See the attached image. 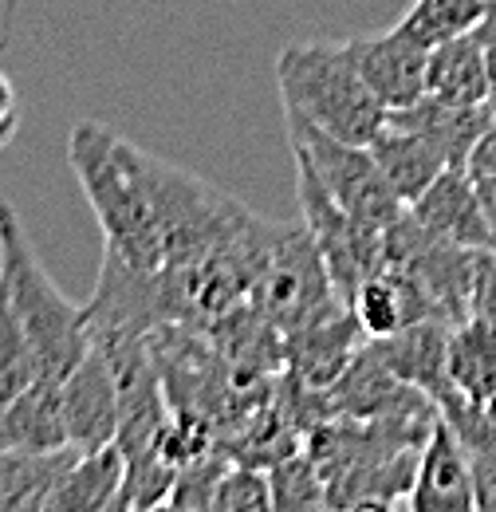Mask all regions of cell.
Returning a JSON list of instances; mask_svg holds the SVG:
<instances>
[{
  "instance_id": "19",
  "label": "cell",
  "mask_w": 496,
  "mask_h": 512,
  "mask_svg": "<svg viewBox=\"0 0 496 512\" xmlns=\"http://www.w3.org/2000/svg\"><path fill=\"white\" fill-rule=\"evenodd\" d=\"M268 481H272V509H319V505H331V497L323 489L327 481L319 477L311 457H300V453L284 457L268 473Z\"/></svg>"
},
{
  "instance_id": "10",
  "label": "cell",
  "mask_w": 496,
  "mask_h": 512,
  "mask_svg": "<svg viewBox=\"0 0 496 512\" xmlns=\"http://www.w3.org/2000/svg\"><path fill=\"white\" fill-rule=\"evenodd\" d=\"M63 446H71L63 422V379L40 375L0 410V449L52 453Z\"/></svg>"
},
{
  "instance_id": "3",
  "label": "cell",
  "mask_w": 496,
  "mask_h": 512,
  "mask_svg": "<svg viewBox=\"0 0 496 512\" xmlns=\"http://www.w3.org/2000/svg\"><path fill=\"white\" fill-rule=\"evenodd\" d=\"M276 83L284 111H296L319 130L355 146H371L374 134L390 119V111L359 75L347 44H288L276 56Z\"/></svg>"
},
{
  "instance_id": "25",
  "label": "cell",
  "mask_w": 496,
  "mask_h": 512,
  "mask_svg": "<svg viewBox=\"0 0 496 512\" xmlns=\"http://www.w3.org/2000/svg\"><path fill=\"white\" fill-rule=\"evenodd\" d=\"M485 414H489V418H493V422H496V390H493V398L485 402Z\"/></svg>"
},
{
  "instance_id": "1",
  "label": "cell",
  "mask_w": 496,
  "mask_h": 512,
  "mask_svg": "<svg viewBox=\"0 0 496 512\" xmlns=\"http://www.w3.org/2000/svg\"><path fill=\"white\" fill-rule=\"evenodd\" d=\"M67 154L79 186L99 217L107 253L138 272H162L166 245L138 170V150L99 123H79L71 130Z\"/></svg>"
},
{
  "instance_id": "13",
  "label": "cell",
  "mask_w": 496,
  "mask_h": 512,
  "mask_svg": "<svg viewBox=\"0 0 496 512\" xmlns=\"http://www.w3.org/2000/svg\"><path fill=\"white\" fill-rule=\"evenodd\" d=\"M394 123L418 130L445 154L449 166H469V154L477 150V142L485 138V130L493 127V111L489 103L481 107H457V103H441L434 95H422L418 103L390 111Z\"/></svg>"
},
{
  "instance_id": "11",
  "label": "cell",
  "mask_w": 496,
  "mask_h": 512,
  "mask_svg": "<svg viewBox=\"0 0 496 512\" xmlns=\"http://www.w3.org/2000/svg\"><path fill=\"white\" fill-rule=\"evenodd\" d=\"M426 95H434L441 103H457V107L489 103V44L477 28L430 48Z\"/></svg>"
},
{
  "instance_id": "23",
  "label": "cell",
  "mask_w": 496,
  "mask_h": 512,
  "mask_svg": "<svg viewBox=\"0 0 496 512\" xmlns=\"http://www.w3.org/2000/svg\"><path fill=\"white\" fill-rule=\"evenodd\" d=\"M477 32L485 36V44H496V0H489V8H485V16H481Z\"/></svg>"
},
{
  "instance_id": "6",
  "label": "cell",
  "mask_w": 496,
  "mask_h": 512,
  "mask_svg": "<svg viewBox=\"0 0 496 512\" xmlns=\"http://www.w3.org/2000/svg\"><path fill=\"white\" fill-rule=\"evenodd\" d=\"M347 52L386 111H402L426 95L430 48L422 40H414L402 24H394L390 32H378V36H351Z\"/></svg>"
},
{
  "instance_id": "5",
  "label": "cell",
  "mask_w": 496,
  "mask_h": 512,
  "mask_svg": "<svg viewBox=\"0 0 496 512\" xmlns=\"http://www.w3.org/2000/svg\"><path fill=\"white\" fill-rule=\"evenodd\" d=\"M63 422L67 442L79 453L115 446L119 438V379L99 343L63 379Z\"/></svg>"
},
{
  "instance_id": "16",
  "label": "cell",
  "mask_w": 496,
  "mask_h": 512,
  "mask_svg": "<svg viewBox=\"0 0 496 512\" xmlns=\"http://www.w3.org/2000/svg\"><path fill=\"white\" fill-rule=\"evenodd\" d=\"M79 457L75 446L52 453H24V449H0V509H48V497L56 493L67 465Z\"/></svg>"
},
{
  "instance_id": "2",
  "label": "cell",
  "mask_w": 496,
  "mask_h": 512,
  "mask_svg": "<svg viewBox=\"0 0 496 512\" xmlns=\"http://www.w3.org/2000/svg\"><path fill=\"white\" fill-rule=\"evenodd\" d=\"M0 280L8 284L12 312L24 323L40 375L67 379L75 363L91 351V316L87 308L71 304L48 276L24 233L20 213L8 201H0Z\"/></svg>"
},
{
  "instance_id": "9",
  "label": "cell",
  "mask_w": 496,
  "mask_h": 512,
  "mask_svg": "<svg viewBox=\"0 0 496 512\" xmlns=\"http://www.w3.org/2000/svg\"><path fill=\"white\" fill-rule=\"evenodd\" d=\"M449 331L453 323L445 320H418L406 323L402 331L374 339V355L382 359V367L402 379L406 386L422 390L426 398H441L449 390L445 375V355H449Z\"/></svg>"
},
{
  "instance_id": "20",
  "label": "cell",
  "mask_w": 496,
  "mask_h": 512,
  "mask_svg": "<svg viewBox=\"0 0 496 512\" xmlns=\"http://www.w3.org/2000/svg\"><path fill=\"white\" fill-rule=\"evenodd\" d=\"M213 509L225 512H264L272 509V481L264 469L241 465V469H225L217 493H213Z\"/></svg>"
},
{
  "instance_id": "15",
  "label": "cell",
  "mask_w": 496,
  "mask_h": 512,
  "mask_svg": "<svg viewBox=\"0 0 496 512\" xmlns=\"http://www.w3.org/2000/svg\"><path fill=\"white\" fill-rule=\"evenodd\" d=\"M126 461L123 449L107 446L95 453H79L67 473L60 477L56 493L48 497L44 512H103L119 509V493H123Z\"/></svg>"
},
{
  "instance_id": "12",
  "label": "cell",
  "mask_w": 496,
  "mask_h": 512,
  "mask_svg": "<svg viewBox=\"0 0 496 512\" xmlns=\"http://www.w3.org/2000/svg\"><path fill=\"white\" fill-rule=\"evenodd\" d=\"M371 154L374 162H378V170H382V178L390 182V190L398 193L402 205L422 197L437 182V174L449 166L445 154L437 150L426 134L402 127L394 119H386V127L374 134Z\"/></svg>"
},
{
  "instance_id": "17",
  "label": "cell",
  "mask_w": 496,
  "mask_h": 512,
  "mask_svg": "<svg viewBox=\"0 0 496 512\" xmlns=\"http://www.w3.org/2000/svg\"><path fill=\"white\" fill-rule=\"evenodd\" d=\"M40 379V363L36 351L24 335V323L16 320L12 300H8V284L0 280V410L28 386Z\"/></svg>"
},
{
  "instance_id": "8",
  "label": "cell",
  "mask_w": 496,
  "mask_h": 512,
  "mask_svg": "<svg viewBox=\"0 0 496 512\" xmlns=\"http://www.w3.org/2000/svg\"><path fill=\"white\" fill-rule=\"evenodd\" d=\"M406 509L418 512H465L477 509V485H473V465L469 453L457 442V434L449 430V422L437 414L426 446L418 457V473H414V493Z\"/></svg>"
},
{
  "instance_id": "7",
  "label": "cell",
  "mask_w": 496,
  "mask_h": 512,
  "mask_svg": "<svg viewBox=\"0 0 496 512\" xmlns=\"http://www.w3.org/2000/svg\"><path fill=\"white\" fill-rule=\"evenodd\" d=\"M406 209L430 237L445 241V245L496 253V237L489 229V217H485V205H481V193H477L469 166H445L434 186L422 197H414Z\"/></svg>"
},
{
  "instance_id": "21",
  "label": "cell",
  "mask_w": 496,
  "mask_h": 512,
  "mask_svg": "<svg viewBox=\"0 0 496 512\" xmlns=\"http://www.w3.org/2000/svg\"><path fill=\"white\" fill-rule=\"evenodd\" d=\"M16 130H20V91L8 79V71H0V150L12 146Z\"/></svg>"
},
{
  "instance_id": "14",
  "label": "cell",
  "mask_w": 496,
  "mask_h": 512,
  "mask_svg": "<svg viewBox=\"0 0 496 512\" xmlns=\"http://www.w3.org/2000/svg\"><path fill=\"white\" fill-rule=\"evenodd\" d=\"M449 390L485 406L496 390V320L473 312L449 331V355H445Z\"/></svg>"
},
{
  "instance_id": "4",
  "label": "cell",
  "mask_w": 496,
  "mask_h": 512,
  "mask_svg": "<svg viewBox=\"0 0 496 512\" xmlns=\"http://www.w3.org/2000/svg\"><path fill=\"white\" fill-rule=\"evenodd\" d=\"M284 119H288V138H292L296 158L308 162L311 170H315V178L347 209V217L355 225L374 229V233H386L406 213V205L398 201V193L390 190V182L382 178L371 146L343 142V138H335V134H327V130H319L315 123H308L296 111H284Z\"/></svg>"
},
{
  "instance_id": "24",
  "label": "cell",
  "mask_w": 496,
  "mask_h": 512,
  "mask_svg": "<svg viewBox=\"0 0 496 512\" xmlns=\"http://www.w3.org/2000/svg\"><path fill=\"white\" fill-rule=\"evenodd\" d=\"M489 111L496 123V44H489Z\"/></svg>"
},
{
  "instance_id": "18",
  "label": "cell",
  "mask_w": 496,
  "mask_h": 512,
  "mask_svg": "<svg viewBox=\"0 0 496 512\" xmlns=\"http://www.w3.org/2000/svg\"><path fill=\"white\" fill-rule=\"evenodd\" d=\"M489 0H414L410 12L398 20L414 40H422L426 48H434L449 36L473 32L485 16Z\"/></svg>"
},
{
  "instance_id": "22",
  "label": "cell",
  "mask_w": 496,
  "mask_h": 512,
  "mask_svg": "<svg viewBox=\"0 0 496 512\" xmlns=\"http://www.w3.org/2000/svg\"><path fill=\"white\" fill-rule=\"evenodd\" d=\"M477 193H481V205H485V217H489V229L496 237V174H477Z\"/></svg>"
}]
</instances>
